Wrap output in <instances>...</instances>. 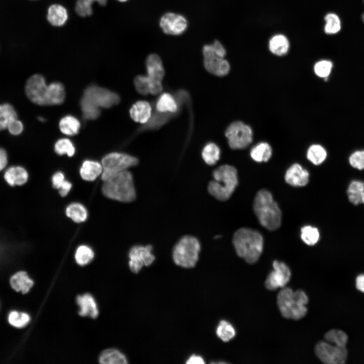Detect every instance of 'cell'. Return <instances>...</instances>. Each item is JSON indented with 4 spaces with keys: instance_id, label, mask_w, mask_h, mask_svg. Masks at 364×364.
I'll use <instances>...</instances> for the list:
<instances>
[{
    "instance_id": "cell-1",
    "label": "cell",
    "mask_w": 364,
    "mask_h": 364,
    "mask_svg": "<svg viewBox=\"0 0 364 364\" xmlns=\"http://www.w3.org/2000/svg\"><path fill=\"white\" fill-rule=\"evenodd\" d=\"M237 254L250 264L255 263L260 258L263 249V239L256 230L241 228L237 230L233 237Z\"/></svg>"
},
{
    "instance_id": "cell-2",
    "label": "cell",
    "mask_w": 364,
    "mask_h": 364,
    "mask_svg": "<svg viewBox=\"0 0 364 364\" xmlns=\"http://www.w3.org/2000/svg\"><path fill=\"white\" fill-rule=\"evenodd\" d=\"M308 297L302 290L293 291L290 287H284L279 292L277 303L282 315L288 319L299 320L307 312Z\"/></svg>"
},
{
    "instance_id": "cell-3",
    "label": "cell",
    "mask_w": 364,
    "mask_h": 364,
    "mask_svg": "<svg viewBox=\"0 0 364 364\" xmlns=\"http://www.w3.org/2000/svg\"><path fill=\"white\" fill-rule=\"evenodd\" d=\"M253 210L260 223L265 229L274 231L281 226V211L268 190L262 189L256 193Z\"/></svg>"
},
{
    "instance_id": "cell-4",
    "label": "cell",
    "mask_w": 364,
    "mask_h": 364,
    "mask_svg": "<svg viewBox=\"0 0 364 364\" xmlns=\"http://www.w3.org/2000/svg\"><path fill=\"white\" fill-rule=\"evenodd\" d=\"M102 191L105 197L113 200L124 203L133 201L136 192L132 173L127 170L103 181Z\"/></svg>"
},
{
    "instance_id": "cell-5",
    "label": "cell",
    "mask_w": 364,
    "mask_h": 364,
    "mask_svg": "<svg viewBox=\"0 0 364 364\" xmlns=\"http://www.w3.org/2000/svg\"><path fill=\"white\" fill-rule=\"evenodd\" d=\"M212 175L213 179L209 182V194L220 201L228 200L238 184L236 168L230 165L224 164L215 169Z\"/></svg>"
},
{
    "instance_id": "cell-6",
    "label": "cell",
    "mask_w": 364,
    "mask_h": 364,
    "mask_svg": "<svg viewBox=\"0 0 364 364\" xmlns=\"http://www.w3.org/2000/svg\"><path fill=\"white\" fill-rule=\"evenodd\" d=\"M204 65L210 73L219 77L226 76L231 69L229 62L224 58L226 52L218 40L205 45L202 50Z\"/></svg>"
},
{
    "instance_id": "cell-7",
    "label": "cell",
    "mask_w": 364,
    "mask_h": 364,
    "mask_svg": "<svg viewBox=\"0 0 364 364\" xmlns=\"http://www.w3.org/2000/svg\"><path fill=\"white\" fill-rule=\"evenodd\" d=\"M201 245L195 237L187 235L180 238L173 247L172 259L178 266L191 268L199 259Z\"/></svg>"
},
{
    "instance_id": "cell-8",
    "label": "cell",
    "mask_w": 364,
    "mask_h": 364,
    "mask_svg": "<svg viewBox=\"0 0 364 364\" xmlns=\"http://www.w3.org/2000/svg\"><path fill=\"white\" fill-rule=\"evenodd\" d=\"M138 159L126 153L113 152L106 155L101 164L103 171L101 179L105 181L138 164Z\"/></svg>"
},
{
    "instance_id": "cell-9",
    "label": "cell",
    "mask_w": 364,
    "mask_h": 364,
    "mask_svg": "<svg viewBox=\"0 0 364 364\" xmlns=\"http://www.w3.org/2000/svg\"><path fill=\"white\" fill-rule=\"evenodd\" d=\"M225 135L229 147L233 150L246 149L253 140L252 128L249 125L241 121L232 122L227 127Z\"/></svg>"
},
{
    "instance_id": "cell-10",
    "label": "cell",
    "mask_w": 364,
    "mask_h": 364,
    "mask_svg": "<svg viewBox=\"0 0 364 364\" xmlns=\"http://www.w3.org/2000/svg\"><path fill=\"white\" fill-rule=\"evenodd\" d=\"M314 352L319 359L326 364H343L347 358L346 347H340L327 341L318 342Z\"/></svg>"
},
{
    "instance_id": "cell-11",
    "label": "cell",
    "mask_w": 364,
    "mask_h": 364,
    "mask_svg": "<svg viewBox=\"0 0 364 364\" xmlns=\"http://www.w3.org/2000/svg\"><path fill=\"white\" fill-rule=\"evenodd\" d=\"M83 97L86 98L98 107L109 108L118 104L119 96L109 90L95 85L85 88Z\"/></svg>"
},
{
    "instance_id": "cell-12",
    "label": "cell",
    "mask_w": 364,
    "mask_h": 364,
    "mask_svg": "<svg viewBox=\"0 0 364 364\" xmlns=\"http://www.w3.org/2000/svg\"><path fill=\"white\" fill-rule=\"evenodd\" d=\"M48 85L43 76L34 74L27 80L25 90L28 98L33 103L47 106Z\"/></svg>"
},
{
    "instance_id": "cell-13",
    "label": "cell",
    "mask_w": 364,
    "mask_h": 364,
    "mask_svg": "<svg viewBox=\"0 0 364 364\" xmlns=\"http://www.w3.org/2000/svg\"><path fill=\"white\" fill-rule=\"evenodd\" d=\"M152 250L153 247L150 245H136L130 249L128 264L132 272L138 273L143 266H148L153 263L155 257Z\"/></svg>"
},
{
    "instance_id": "cell-14",
    "label": "cell",
    "mask_w": 364,
    "mask_h": 364,
    "mask_svg": "<svg viewBox=\"0 0 364 364\" xmlns=\"http://www.w3.org/2000/svg\"><path fill=\"white\" fill-rule=\"evenodd\" d=\"M272 267L273 270L268 274L264 282L266 288L270 291L285 287L291 277V270L284 262L275 260Z\"/></svg>"
},
{
    "instance_id": "cell-15",
    "label": "cell",
    "mask_w": 364,
    "mask_h": 364,
    "mask_svg": "<svg viewBox=\"0 0 364 364\" xmlns=\"http://www.w3.org/2000/svg\"><path fill=\"white\" fill-rule=\"evenodd\" d=\"M159 24L165 33L172 35L181 34L186 31L188 26L187 20L185 17L171 12L163 15Z\"/></svg>"
},
{
    "instance_id": "cell-16",
    "label": "cell",
    "mask_w": 364,
    "mask_h": 364,
    "mask_svg": "<svg viewBox=\"0 0 364 364\" xmlns=\"http://www.w3.org/2000/svg\"><path fill=\"white\" fill-rule=\"evenodd\" d=\"M309 172L301 165L294 163L291 165L285 174V181L293 187H304L309 181Z\"/></svg>"
},
{
    "instance_id": "cell-17",
    "label": "cell",
    "mask_w": 364,
    "mask_h": 364,
    "mask_svg": "<svg viewBox=\"0 0 364 364\" xmlns=\"http://www.w3.org/2000/svg\"><path fill=\"white\" fill-rule=\"evenodd\" d=\"M4 177L10 186H20L25 185L28 181L29 173L27 169L21 165H11L4 170Z\"/></svg>"
},
{
    "instance_id": "cell-18",
    "label": "cell",
    "mask_w": 364,
    "mask_h": 364,
    "mask_svg": "<svg viewBox=\"0 0 364 364\" xmlns=\"http://www.w3.org/2000/svg\"><path fill=\"white\" fill-rule=\"evenodd\" d=\"M178 97H174L171 94L164 93L162 94L157 100L154 110L159 113H170L176 114L179 109V105L183 103H179Z\"/></svg>"
},
{
    "instance_id": "cell-19",
    "label": "cell",
    "mask_w": 364,
    "mask_h": 364,
    "mask_svg": "<svg viewBox=\"0 0 364 364\" xmlns=\"http://www.w3.org/2000/svg\"><path fill=\"white\" fill-rule=\"evenodd\" d=\"M147 76L151 80L162 81L165 74L162 62L160 57L155 54H150L146 61Z\"/></svg>"
},
{
    "instance_id": "cell-20",
    "label": "cell",
    "mask_w": 364,
    "mask_h": 364,
    "mask_svg": "<svg viewBox=\"0 0 364 364\" xmlns=\"http://www.w3.org/2000/svg\"><path fill=\"white\" fill-rule=\"evenodd\" d=\"M152 108L150 103L145 101H139L134 104L129 110L130 117L135 122L145 124L150 120Z\"/></svg>"
},
{
    "instance_id": "cell-21",
    "label": "cell",
    "mask_w": 364,
    "mask_h": 364,
    "mask_svg": "<svg viewBox=\"0 0 364 364\" xmlns=\"http://www.w3.org/2000/svg\"><path fill=\"white\" fill-rule=\"evenodd\" d=\"M76 302L80 307L79 314L82 316L96 318L99 313L98 306L94 297L86 293L77 297Z\"/></svg>"
},
{
    "instance_id": "cell-22",
    "label": "cell",
    "mask_w": 364,
    "mask_h": 364,
    "mask_svg": "<svg viewBox=\"0 0 364 364\" xmlns=\"http://www.w3.org/2000/svg\"><path fill=\"white\" fill-rule=\"evenodd\" d=\"M10 284L15 291L26 294L32 288L34 283L26 271H20L11 277Z\"/></svg>"
},
{
    "instance_id": "cell-23",
    "label": "cell",
    "mask_w": 364,
    "mask_h": 364,
    "mask_svg": "<svg viewBox=\"0 0 364 364\" xmlns=\"http://www.w3.org/2000/svg\"><path fill=\"white\" fill-rule=\"evenodd\" d=\"M346 193L348 201L353 205L364 204V181L359 179L351 180Z\"/></svg>"
},
{
    "instance_id": "cell-24",
    "label": "cell",
    "mask_w": 364,
    "mask_h": 364,
    "mask_svg": "<svg viewBox=\"0 0 364 364\" xmlns=\"http://www.w3.org/2000/svg\"><path fill=\"white\" fill-rule=\"evenodd\" d=\"M102 171V164L96 161L87 160L82 163L79 173L83 179L92 181L101 175Z\"/></svg>"
},
{
    "instance_id": "cell-25",
    "label": "cell",
    "mask_w": 364,
    "mask_h": 364,
    "mask_svg": "<svg viewBox=\"0 0 364 364\" xmlns=\"http://www.w3.org/2000/svg\"><path fill=\"white\" fill-rule=\"evenodd\" d=\"M67 19V11L63 6L53 4L49 8L47 19L52 25L61 26L66 23Z\"/></svg>"
},
{
    "instance_id": "cell-26",
    "label": "cell",
    "mask_w": 364,
    "mask_h": 364,
    "mask_svg": "<svg viewBox=\"0 0 364 364\" xmlns=\"http://www.w3.org/2000/svg\"><path fill=\"white\" fill-rule=\"evenodd\" d=\"M272 149L270 145L266 142H260L251 149L250 156L257 162H267L271 157Z\"/></svg>"
},
{
    "instance_id": "cell-27",
    "label": "cell",
    "mask_w": 364,
    "mask_h": 364,
    "mask_svg": "<svg viewBox=\"0 0 364 364\" xmlns=\"http://www.w3.org/2000/svg\"><path fill=\"white\" fill-rule=\"evenodd\" d=\"M290 48L288 38L284 35L279 34L273 36L269 41L270 52L277 56H283L287 54Z\"/></svg>"
},
{
    "instance_id": "cell-28",
    "label": "cell",
    "mask_w": 364,
    "mask_h": 364,
    "mask_svg": "<svg viewBox=\"0 0 364 364\" xmlns=\"http://www.w3.org/2000/svg\"><path fill=\"white\" fill-rule=\"evenodd\" d=\"M65 98V88L62 83L53 82L48 85V105H60L64 101Z\"/></svg>"
},
{
    "instance_id": "cell-29",
    "label": "cell",
    "mask_w": 364,
    "mask_h": 364,
    "mask_svg": "<svg viewBox=\"0 0 364 364\" xmlns=\"http://www.w3.org/2000/svg\"><path fill=\"white\" fill-rule=\"evenodd\" d=\"M102 364H126L127 359L125 356L115 349H108L103 351L99 358Z\"/></svg>"
},
{
    "instance_id": "cell-30",
    "label": "cell",
    "mask_w": 364,
    "mask_h": 364,
    "mask_svg": "<svg viewBox=\"0 0 364 364\" xmlns=\"http://www.w3.org/2000/svg\"><path fill=\"white\" fill-rule=\"evenodd\" d=\"M18 119V115L14 107L9 103L0 104V131L8 129L9 124Z\"/></svg>"
},
{
    "instance_id": "cell-31",
    "label": "cell",
    "mask_w": 364,
    "mask_h": 364,
    "mask_svg": "<svg viewBox=\"0 0 364 364\" xmlns=\"http://www.w3.org/2000/svg\"><path fill=\"white\" fill-rule=\"evenodd\" d=\"M327 157V152L321 145L312 144L307 150V159L315 165H319L323 163L326 159Z\"/></svg>"
},
{
    "instance_id": "cell-32",
    "label": "cell",
    "mask_w": 364,
    "mask_h": 364,
    "mask_svg": "<svg viewBox=\"0 0 364 364\" xmlns=\"http://www.w3.org/2000/svg\"><path fill=\"white\" fill-rule=\"evenodd\" d=\"M65 212L68 218L76 223L84 222L87 217L86 209L79 203L69 204L66 208Z\"/></svg>"
},
{
    "instance_id": "cell-33",
    "label": "cell",
    "mask_w": 364,
    "mask_h": 364,
    "mask_svg": "<svg viewBox=\"0 0 364 364\" xmlns=\"http://www.w3.org/2000/svg\"><path fill=\"white\" fill-rule=\"evenodd\" d=\"M59 127L62 133L73 135L78 132L80 128L79 121L75 117L67 115L63 117L59 122Z\"/></svg>"
},
{
    "instance_id": "cell-34",
    "label": "cell",
    "mask_w": 364,
    "mask_h": 364,
    "mask_svg": "<svg viewBox=\"0 0 364 364\" xmlns=\"http://www.w3.org/2000/svg\"><path fill=\"white\" fill-rule=\"evenodd\" d=\"M220 150L218 146L213 143L207 144L203 148L202 157L204 162L209 165L215 164L219 160Z\"/></svg>"
},
{
    "instance_id": "cell-35",
    "label": "cell",
    "mask_w": 364,
    "mask_h": 364,
    "mask_svg": "<svg viewBox=\"0 0 364 364\" xmlns=\"http://www.w3.org/2000/svg\"><path fill=\"white\" fill-rule=\"evenodd\" d=\"M108 0H77L75 10L78 16L86 17L93 14L92 5L97 2L100 6H105Z\"/></svg>"
},
{
    "instance_id": "cell-36",
    "label": "cell",
    "mask_w": 364,
    "mask_h": 364,
    "mask_svg": "<svg viewBox=\"0 0 364 364\" xmlns=\"http://www.w3.org/2000/svg\"><path fill=\"white\" fill-rule=\"evenodd\" d=\"M216 334L222 341L227 342L235 337L236 330L230 322L226 320H221L216 327Z\"/></svg>"
},
{
    "instance_id": "cell-37",
    "label": "cell",
    "mask_w": 364,
    "mask_h": 364,
    "mask_svg": "<svg viewBox=\"0 0 364 364\" xmlns=\"http://www.w3.org/2000/svg\"><path fill=\"white\" fill-rule=\"evenodd\" d=\"M80 107L83 117L85 119L94 120L100 114V108L83 96L80 101Z\"/></svg>"
},
{
    "instance_id": "cell-38",
    "label": "cell",
    "mask_w": 364,
    "mask_h": 364,
    "mask_svg": "<svg viewBox=\"0 0 364 364\" xmlns=\"http://www.w3.org/2000/svg\"><path fill=\"white\" fill-rule=\"evenodd\" d=\"M326 341L340 347H345L348 341L347 334L338 329H332L324 335Z\"/></svg>"
},
{
    "instance_id": "cell-39",
    "label": "cell",
    "mask_w": 364,
    "mask_h": 364,
    "mask_svg": "<svg viewBox=\"0 0 364 364\" xmlns=\"http://www.w3.org/2000/svg\"><path fill=\"white\" fill-rule=\"evenodd\" d=\"M320 234L318 229L310 225H306L301 229V238L302 241L309 246H313L319 241Z\"/></svg>"
},
{
    "instance_id": "cell-40",
    "label": "cell",
    "mask_w": 364,
    "mask_h": 364,
    "mask_svg": "<svg viewBox=\"0 0 364 364\" xmlns=\"http://www.w3.org/2000/svg\"><path fill=\"white\" fill-rule=\"evenodd\" d=\"M94 257L93 250L90 247L85 245L79 246L75 253L76 262L78 264L82 266L89 263Z\"/></svg>"
},
{
    "instance_id": "cell-41",
    "label": "cell",
    "mask_w": 364,
    "mask_h": 364,
    "mask_svg": "<svg viewBox=\"0 0 364 364\" xmlns=\"http://www.w3.org/2000/svg\"><path fill=\"white\" fill-rule=\"evenodd\" d=\"M326 25L325 32L327 34H334L338 32L341 29V21L339 17L334 13H328L325 18Z\"/></svg>"
},
{
    "instance_id": "cell-42",
    "label": "cell",
    "mask_w": 364,
    "mask_h": 364,
    "mask_svg": "<svg viewBox=\"0 0 364 364\" xmlns=\"http://www.w3.org/2000/svg\"><path fill=\"white\" fill-rule=\"evenodd\" d=\"M29 315L25 312L17 311H11L8 316V322L12 326L16 328H23L30 321Z\"/></svg>"
},
{
    "instance_id": "cell-43",
    "label": "cell",
    "mask_w": 364,
    "mask_h": 364,
    "mask_svg": "<svg viewBox=\"0 0 364 364\" xmlns=\"http://www.w3.org/2000/svg\"><path fill=\"white\" fill-rule=\"evenodd\" d=\"M55 151L60 155L66 154L72 157L75 153V149L69 139L64 138L57 141L55 145Z\"/></svg>"
},
{
    "instance_id": "cell-44",
    "label": "cell",
    "mask_w": 364,
    "mask_h": 364,
    "mask_svg": "<svg viewBox=\"0 0 364 364\" xmlns=\"http://www.w3.org/2000/svg\"><path fill=\"white\" fill-rule=\"evenodd\" d=\"M332 67L333 64L331 61L322 60L315 63L313 71L317 76L327 79L331 72Z\"/></svg>"
},
{
    "instance_id": "cell-45",
    "label": "cell",
    "mask_w": 364,
    "mask_h": 364,
    "mask_svg": "<svg viewBox=\"0 0 364 364\" xmlns=\"http://www.w3.org/2000/svg\"><path fill=\"white\" fill-rule=\"evenodd\" d=\"M133 83L136 91L141 95L146 96L150 94L149 80L147 75L136 76Z\"/></svg>"
},
{
    "instance_id": "cell-46",
    "label": "cell",
    "mask_w": 364,
    "mask_h": 364,
    "mask_svg": "<svg viewBox=\"0 0 364 364\" xmlns=\"http://www.w3.org/2000/svg\"><path fill=\"white\" fill-rule=\"evenodd\" d=\"M349 163L351 167L359 170L364 169V151H356L349 157Z\"/></svg>"
},
{
    "instance_id": "cell-47",
    "label": "cell",
    "mask_w": 364,
    "mask_h": 364,
    "mask_svg": "<svg viewBox=\"0 0 364 364\" xmlns=\"http://www.w3.org/2000/svg\"><path fill=\"white\" fill-rule=\"evenodd\" d=\"M8 129L13 135L20 134L23 130V125L21 121L16 119L13 121L9 125Z\"/></svg>"
},
{
    "instance_id": "cell-48",
    "label": "cell",
    "mask_w": 364,
    "mask_h": 364,
    "mask_svg": "<svg viewBox=\"0 0 364 364\" xmlns=\"http://www.w3.org/2000/svg\"><path fill=\"white\" fill-rule=\"evenodd\" d=\"M149 80L150 84V94L153 95H157L161 93L163 90L162 81L151 80L149 78Z\"/></svg>"
},
{
    "instance_id": "cell-49",
    "label": "cell",
    "mask_w": 364,
    "mask_h": 364,
    "mask_svg": "<svg viewBox=\"0 0 364 364\" xmlns=\"http://www.w3.org/2000/svg\"><path fill=\"white\" fill-rule=\"evenodd\" d=\"M9 155L7 151L0 147V171H4L8 166Z\"/></svg>"
},
{
    "instance_id": "cell-50",
    "label": "cell",
    "mask_w": 364,
    "mask_h": 364,
    "mask_svg": "<svg viewBox=\"0 0 364 364\" xmlns=\"http://www.w3.org/2000/svg\"><path fill=\"white\" fill-rule=\"evenodd\" d=\"M65 180V176L62 172H56L52 178L53 187L55 189L59 190Z\"/></svg>"
},
{
    "instance_id": "cell-51",
    "label": "cell",
    "mask_w": 364,
    "mask_h": 364,
    "mask_svg": "<svg viewBox=\"0 0 364 364\" xmlns=\"http://www.w3.org/2000/svg\"><path fill=\"white\" fill-rule=\"evenodd\" d=\"M71 188V183L65 179L58 190L59 193L61 196L65 197L68 194Z\"/></svg>"
},
{
    "instance_id": "cell-52",
    "label": "cell",
    "mask_w": 364,
    "mask_h": 364,
    "mask_svg": "<svg viewBox=\"0 0 364 364\" xmlns=\"http://www.w3.org/2000/svg\"><path fill=\"white\" fill-rule=\"evenodd\" d=\"M186 363L187 364H204L205 361L202 356L193 354L189 357Z\"/></svg>"
},
{
    "instance_id": "cell-53",
    "label": "cell",
    "mask_w": 364,
    "mask_h": 364,
    "mask_svg": "<svg viewBox=\"0 0 364 364\" xmlns=\"http://www.w3.org/2000/svg\"><path fill=\"white\" fill-rule=\"evenodd\" d=\"M356 287L364 293V274L359 275L356 278Z\"/></svg>"
},
{
    "instance_id": "cell-54",
    "label": "cell",
    "mask_w": 364,
    "mask_h": 364,
    "mask_svg": "<svg viewBox=\"0 0 364 364\" xmlns=\"http://www.w3.org/2000/svg\"><path fill=\"white\" fill-rule=\"evenodd\" d=\"M363 3H364V0H363ZM361 20L362 22L364 23V13L361 15Z\"/></svg>"
},
{
    "instance_id": "cell-55",
    "label": "cell",
    "mask_w": 364,
    "mask_h": 364,
    "mask_svg": "<svg viewBox=\"0 0 364 364\" xmlns=\"http://www.w3.org/2000/svg\"><path fill=\"white\" fill-rule=\"evenodd\" d=\"M212 363H226V362H224V361H219V362L217 361V362H212Z\"/></svg>"
},
{
    "instance_id": "cell-56",
    "label": "cell",
    "mask_w": 364,
    "mask_h": 364,
    "mask_svg": "<svg viewBox=\"0 0 364 364\" xmlns=\"http://www.w3.org/2000/svg\"><path fill=\"white\" fill-rule=\"evenodd\" d=\"M117 1H118L120 2H125L127 1V0H117Z\"/></svg>"
}]
</instances>
